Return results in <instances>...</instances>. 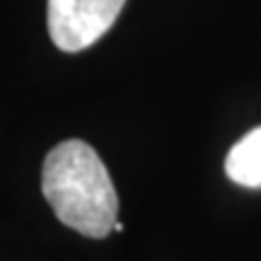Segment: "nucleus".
Masks as SVG:
<instances>
[{"label": "nucleus", "instance_id": "f257e3e1", "mask_svg": "<svg viewBox=\"0 0 261 261\" xmlns=\"http://www.w3.org/2000/svg\"><path fill=\"white\" fill-rule=\"evenodd\" d=\"M41 191L58 220L85 237L102 240L119 223V196L109 169L85 140H63L48 150Z\"/></svg>", "mask_w": 261, "mask_h": 261}, {"label": "nucleus", "instance_id": "f03ea898", "mask_svg": "<svg viewBox=\"0 0 261 261\" xmlns=\"http://www.w3.org/2000/svg\"><path fill=\"white\" fill-rule=\"evenodd\" d=\"M126 0H48V37L65 54H77L114 27Z\"/></svg>", "mask_w": 261, "mask_h": 261}, {"label": "nucleus", "instance_id": "7ed1b4c3", "mask_svg": "<svg viewBox=\"0 0 261 261\" xmlns=\"http://www.w3.org/2000/svg\"><path fill=\"white\" fill-rule=\"evenodd\" d=\"M225 174L247 189H261V126L249 130L225 158Z\"/></svg>", "mask_w": 261, "mask_h": 261}]
</instances>
